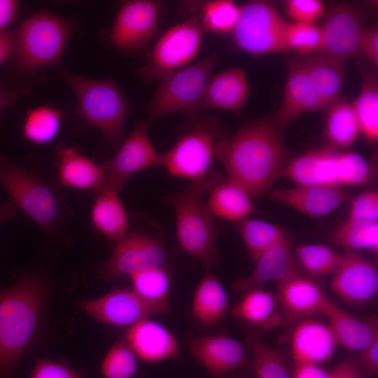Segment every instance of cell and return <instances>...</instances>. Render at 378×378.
<instances>
[{
    "label": "cell",
    "mask_w": 378,
    "mask_h": 378,
    "mask_svg": "<svg viewBox=\"0 0 378 378\" xmlns=\"http://www.w3.org/2000/svg\"><path fill=\"white\" fill-rule=\"evenodd\" d=\"M50 296L48 279L36 268L0 290V378H14L21 359L43 341Z\"/></svg>",
    "instance_id": "obj_1"
},
{
    "label": "cell",
    "mask_w": 378,
    "mask_h": 378,
    "mask_svg": "<svg viewBox=\"0 0 378 378\" xmlns=\"http://www.w3.org/2000/svg\"><path fill=\"white\" fill-rule=\"evenodd\" d=\"M218 159L227 177L242 186L253 198L267 192L288 163V152L272 119L246 121L225 139Z\"/></svg>",
    "instance_id": "obj_2"
},
{
    "label": "cell",
    "mask_w": 378,
    "mask_h": 378,
    "mask_svg": "<svg viewBox=\"0 0 378 378\" xmlns=\"http://www.w3.org/2000/svg\"><path fill=\"white\" fill-rule=\"evenodd\" d=\"M41 162L30 156L20 163L0 153V184L10 202L42 230L50 241L71 240L74 212L57 181L43 175Z\"/></svg>",
    "instance_id": "obj_3"
},
{
    "label": "cell",
    "mask_w": 378,
    "mask_h": 378,
    "mask_svg": "<svg viewBox=\"0 0 378 378\" xmlns=\"http://www.w3.org/2000/svg\"><path fill=\"white\" fill-rule=\"evenodd\" d=\"M218 175L213 170L205 176L190 181L186 188L170 194L165 200L175 212L176 236L179 246L206 271L218 262V230L204 196Z\"/></svg>",
    "instance_id": "obj_4"
},
{
    "label": "cell",
    "mask_w": 378,
    "mask_h": 378,
    "mask_svg": "<svg viewBox=\"0 0 378 378\" xmlns=\"http://www.w3.org/2000/svg\"><path fill=\"white\" fill-rule=\"evenodd\" d=\"M59 75L78 101V113L86 125L98 129L106 141L120 143L131 112L120 85L111 78L94 79L59 69Z\"/></svg>",
    "instance_id": "obj_5"
},
{
    "label": "cell",
    "mask_w": 378,
    "mask_h": 378,
    "mask_svg": "<svg viewBox=\"0 0 378 378\" xmlns=\"http://www.w3.org/2000/svg\"><path fill=\"white\" fill-rule=\"evenodd\" d=\"M281 177L295 185L344 188L368 183L372 168L357 153L328 146L310 150L288 162L280 174Z\"/></svg>",
    "instance_id": "obj_6"
},
{
    "label": "cell",
    "mask_w": 378,
    "mask_h": 378,
    "mask_svg": "<svg viewBox=\"0 0 378 378\" xmlns=\"http://www.w3.org/2000/svg\"><path fill=\"white\" fill-rule=\"evenodd\" d=\"M218 53L190 64L158 80L147 108L150 123L160 117L178 113L191 120L203 110L207 85L218 61Z\"/></svg>",
    "instance_id": "obj_7"
},
{
    "label": "cell",
    "mask_w": 378,
    "mask_h": 378,
    "mask_svg": "<svg viewBox=\"0 0 378 378\" xmlns=\"http://www.w3.org/2000/svg\"><path fill=\"white\" fill-rule=\"evenodd\" d=\"M186 129L162 154V164L175 178L193 181L209 174L226 139L216 119L200 114L188 120Z\"/></svg>",
    "instance_id": "obj_8"
},
{
    "label": "cell",
    "mask_w": 378,
    "mask_h": 378,
    "mask_svg": "<svg viewBox=\"0 0 378 378\" xmlns=\"http://www.w3.org/2000/svg\"><path fill=\"white\" fill-rule=\"evenodd\" d=\"M73 31L68 19L39 10L14 31V58L24 71H37L58 64Z\"/></svg>",
    "instance_id": "obj_9"
},
{
    "label": "cell",
    "mask_w": 378,
    "mask_h": 378,
    "mask_svg": "<svg viewBox=\"0 0 378 378\" xmlns=\"http://www.w3.org/2000/svg\"><path fill=\"white\" fill-rule=\"evenodd\" d=\"M273 4L253 0L239 5L232 38L240 50L253 55L285 52L284 34L288 24Z\"/></svg>",
    "instance_id": "obj_10"
},
{
    "label": "cell",
    "mask_w": 378,
    "mask_h": 378,
    "mask_svg": "<svg viewBox=\"0 0 378 378\" xmlns=\"http://www.w3.org/2000/svg\"><path fill=\"white\" fill-rule=\"evenodd\" d=\"M204 34L190 18L169 28L151 48L145 64L138 69L140 77L150 83L191 64L201 49Z\"/></svg>",
    "instance_id": "obj_11"
},
{
    "label": "cell",
    "mask_w": 378,
    "mask_h": 378,
    "mask_svg": "<svg viewBox=\"0 0 378 378\" xmlns=\"http://www.w3.org/2000/svg\"><path fill=\"white\" fill-rule=\"evenodd\" d=\"M168 251L162 240L130 228L115 243L111 255L101 265L99 274L104 280L115 281L149 267H168Z\"/></svg>",
    "instance_id": "obj_12"
},
{
    "label": "cell",
    "mask_w": 378,
    "mask_h": 378,
    "mask_svg": "<svg viewBox=\"0 0 378 378\" xmlns=\"http://www.w3.org/2000/svg\"><path fill=\"white\" fill-rule=\"evenodd\" d=\"M149 125L146 120H137L116 153L102 163L106 174L105 188L120 192L134 174L161 167L162 153L156 150L148 136Z\"/></svg>",
    "instance_id": "obj_13"
},
{
    "label": "cell",
    "mask_w": 378,
    "mask_h": 378,
    "mask_svg": "<svg viewBox=\"0 0 378 378\" xmlns=\"http://www.w3.org/2000/svg\"><path fill=\"white\" fill-rule=\"evenodd\" d=\"M79 309L108 326L127 327L155 315L168 313L169 304H158L141 298L132 289L115 288L92 300H81Z\"/></svg>",
    "instance_id": "obj_14"
},
{
    "label": "cell",
    "mask_w": 378,
    "mask_h": 378,
    "mask_svg": "<svg viewBox=\"0 0 378 378\" xmlns=\"http://www.w3.org/2000/svg\"><path fill=\"white\" fill-rule=\"evenodd\" d=\"M163 3L156 0H131L118 10L108 35L111 43L122 51L146 48L158 29Z\"/></svg>",
    "instance_id": "obj_15"
},
{
    "label": "cell",
    "mask_w": 378,
    "mask_h": 378,
    "mask_svg": "<svg viewBox=\"0 0 378 378\" xmlns=\"http://www.w3.org/2000/svg\"><path fill=\"white\" fill-rule=\"evenodd\" d=\"M323 16L321 52L345 62L360 56V43L366 26L363 13L353 4L340 3L326 10Z\"/></svg>",
    "instance_id": "obj_16"
},
{
    "label": "cell",
    "mask_w": 378,
    "mask_h": 378,
    "mask_svg": "<svg viewBox=\"0 0 378 378\" xmlns=\"http://www.w3.org/2000/svg\"><path fill=\"white\" fill-rule=\"evenodd\" d=\"M343 255L340 265L332 275V292L346 304H370L378 293L377 263L358 252L344 251Z\"/></svg>",
    "instance_id": "obj_17"
},
{
    "label": "cell",
    "mask_w": 378,
    "mask_h": 378,
    "mask_svg": "<svg viewBox=\"0 0 378 378\" xmlns=\"http://www.w3.org/2000/svg\"><path fill=\"white\" fill-rule=\"evenodd\" d=\"M186 346L194 359L216 378L248 365V351L239 340L223 335L191 337Z\"/></svg>",
    "instance_id": "obj_18"
},
{
    "label": "cell",
    "mask_w": 378,
    "mask_h": 378,
    "mask_svg": "<svg viewBox=\"0 0 378 378\" xmlns=\"http://www.w3.org/2000/svg\"><path fill=\"white\" fill-rule=\"evenodd\" d=\"M325 109L300 58L286 62V78L282 100L274 121L282 130L300 115Z\"/></svg>",
    "instance_id": "obj_19"
},
{
    "label": "cell",
    "mask_w": 378,
    "mask_h": 378,
    "mask_svg": "<svg viewBox=\"0 0 378 378\" xmlns=\"http://www.w3.org/2000/svg\"><path fill=\"white\" fill-rule=\"evenodd\" d=\"M253 262L255 266L251 273L232 284L237 293L242 295L248 290L262 288L270 281L278 284L301 273L288 234L262 251Z\"/></svg>",
    "instance_id": "obj_20"
},
{
    "label": "cell",
    "mask_w": 378,
    "mask_h": 378,
    "mask_svg": "<svg viewBox=\"0 0 378 378\" xmlns=\"http://www.w3.org/2000/svg\"><path fill=\"white\" fill-rule=\"evenodd\" d=\"M56 181L60 186L80 191L100 192L105 188L104 167L74 146L59 144L55 146Z\"/></svg>",
    "instance_id": "obj_21"
},
{
    "label": "cell",
    "mask_w": 378,
    "mask_h": 378,
    "mask_svg": "<svg viewBox=\"0 0 378 378\" xmlns=\"http://www.w3.org/2000/svg\"><path fill=\"white\" fill-rule=\"evenodd\" d=\"M271 200L313 218L325 217L346 201L351 195L344 188L322 186H300L271 191Z\"/></svg>",
    "instance_id": "obj_22"
},
{
    "label": "cell",
    "mask_w": 378,
    "mask_h": 378,
    "mask_svg": "<svg viewBox=\"0 0 378 378\" xmlns=\"http://www.w3.org/2000/svg\"><path fill=\"white\" fill-rule=\"evenodd\" d=\"M125 340L139 360L155 364L177 358L180 354L178 341L164 325L151 317L129 327Z\"/></svg>",
    "instance_id": "obj_23"
},
{
    "label": "cell",
    "mask_w": 378,
    "mask_h": 378,
    "mask_svg": "<svg viewBox=\"0 0 378 378\" xmlns=\"http://www.w3.org/2000/svg\"><path fill=\"white\" fill-rule=\"evenodd\" d=\"M338 346L328 323L304 319L293 328L290 351L295 364H318L333 356Z\"/></svg>",
    "instance_id": "obj_24"
},
{
    "label": "cell",
    "mask_w": 378,
    "mask_h": 378,
    "mask_svg": "<svg viewBox=\"0 0 378 378\" xmlns=\"http://www.w3.org/2000/svg\"><path fill=\"white\" fill-rule=\"evenodd\" d=\"M208 208L214 218L240 221L255 211L253 197L239 183L218 175L207 190Z\"/></svg>",
    "instance_id": "obj_25"
},
{
    "label": "cell",
    "mask_w": 378,
    "mask_h": 378,
    "mask_svg": "<svg viewBox=\"0 0 378 378\" xmlns=\"http://www.w3.org/2000/svg\"><path fill=\"white\" fill-rule=\"evenodd\" d=\"M277 286L281 305L293 317L323 314L330 300L317 283L301 273L290 276Z\"/></svg>",
    "instance_id": "obj_26"
},
{
    "label": "cell",
    "mask_w": 378,
    "mask_h": 378,
    "mask_svg": "<svg viewBox=\"0 0 378 378\" xmlns=\"http://www.w3.org/2000/svg\"><path fill=\"white\" fill-rule=\"evenodd\" d=\"M338 345L350 351L359 352L365 348L378 332L375 317L362 320L329 300L323 312Z\"/></svg>",
    "instance_id": "obj_27"
},
{
    "label": "cell",
    "mask_w": 378,
    "mask_h": 378,
    "mask_svg": "<svg viewBox=\"0 0 378 378\" xmlns=\"http://www.w3.org/2000/svg\"><path fill=\"white\" fill-rule=\"evenodd\" d=\"M249 85L246 71L232 67L213 75L205 92L203 109L239 111L246 102Z\"/></svg>",
    "instance_id": "obj_28"
},
{
    "label": "cell",
    "mask_w": 378,
    "mask_h": 378,
    "mask_svg": "<svg viewBox=\"0 0 378 378\" xmlns=\"http://www.w3.org/2000/svg\"><path fill=\"white\" fill-rule=\"evenodd\" d=\"M90 219L95 231L113 243L122 239L130 229L129 216L119 192L110 188L97 193Z\"/></svg>",
    "instance_id": "obj_29"
},
{
    "label": "cell",
    "mask_w": 378,
    "mask_h": 378,
    "mask_svg": "<svg viewBox=\"0 0 378 378\" xmlns=\"http://www.w3.org/2000/svg\"><path fill=\"white\" fill-rule=\"evenodd\" d=\"M228 310L229 297L225 286L210 270L206 271L192 295V318L200 325L211 328L225 318Z\"/></svg>",
    "instance_id": "obj_30"
},
{
    "label": "cell",
    "mask_w": 378,
    "mask_h": 378,
    "mask_svg": "<svg viewBox=\"0 0 378 378\" xmlns=\"http://www.w3.org/2000/svg\"><path fill=\"white\" fill-rule=\"evenodd\" d=\"M301 59L325 109L339 101L346 62L322 52Z\"/></svg>",
    "instance_id": "obj_31"
},
{
    "label": "cell",
    "mask_w": 378,
    "mask_h": 378,
    "mask_svg": "<svg viewBox=\"0 0 378 378\" xmlns=\"http://www.w3.org/2000/svg\"><path fill=\"white\" fill-rule=\"evenodd\" d=\"M180 10L184 18L195 20L204 33L226 34L234 27L239 5L232 0L188 1Z\"/></svg>",
    "instance_id": "obj_32"
},
{
    "label": "cell",
    "mask_w": 378,
    "mask_h": 378,
    "mask_svg": "<svg viewBox=\"0 0 378 378\" xmlns=\"http://www.w3.org/2000/svg\"><path fill=\"white\" fill-rule=\"evenodd\" d=\"M328 109L324 122L325 139L329 147L345 150L361 134L352 103L339 100Z\"/></svg>",
    "instance_id": "obj_33"
},
{
    "label": "cell",
    "mask_w": 378,
    "mask_h": 378,
    "mask_svg": "<svg viewBox=\"0 0 378 378\" xmlns=\"http://www.w3.org/2000/svg\"><path fill=\"white\" fill-rule=\"evenodd\" d=\"M360 69L362 82L358 97L352 105L360 134L370 144L378 140V80L375 69L370 70L363 64Z\"/></svg>",
    "instance_id": "obj_34"
},
{
    "label": "cell",
    "mask_w": 378,
    "mask_h": 378,
    "mask_svg": "<svg viewBox=\"0 0 378 378\" xmlns=\"http://www.w3.org/2000/svg\"><path fill=\"white\" fill-rule=\"evenodd\" d=\"M232 308L233 317L253 326L267 327L278 321L276 301L272 292L263 287L248 290L241 295Z\"/></svg>",
    "instance_id": "obj_35"
},
{
    "label": "cell",
    "mask_w": 378,
    "mask_h": 378,
    "mask_svg": "<svg viewBox=\"0 0 378 378\" xmlns=\"http://www.w3.org/2000/svg\"><path fill=\"white\" fill-rule=\"evenodd\" d=\"M331 239L344 251H378V221L346 218L331 233Z\"/></svg>",
    "instance_id": "obj_36"
},
{
    "label": "cell",
    "mask_w": 378,
    "mask_h": 378,
    "mask_svg": "<svg viewBox=\"0 0 378 378\" xmlns=\"http://www.w3.org/2000/svg\"><path fill=\"white\" fill-rule=\"evenodd\" d=\"M62 116L58 108L49 105L29 109L22 125L23 137L35 145L52 143L59 134Z\"/></svg>",
    "instance_id": "obj_37"
},
{
    "label": "cell",
    "mask_w": 378,
    "mask_h": 378,
    "mask_svg": "<svg viewBox=\"0 0 378 378\" xmlns=\"http://www.w3.org/2000/svg\"><path fill=\"white\" fill-rule=\"evenodd\" d=\"M246 346L255 378H293L279 350L252 335L247 336Z\"/></svg>",
    "instance_id": "obj_38"
},
{
    "label": "cell",
    "mask_w": 378,
    "mask_h": 378,
    "mask_svg": "<svg viewBox=\"0 0 378 378\" xmlns=\"http://www.w3.org/2000/svg\"><path fill=\"white\" fill-rule=\"evenodd\" d=\"M132 290L145 300L158 304H169L172 277L168 267H153L130 276Z\"/></svg>",
    "instance_id": "obj_39"
},
{
    "label": "cell",
    "mask_w": 378,
    "mask_h": 378,
    "mask_svg": "<svg viewBox=\"0 0 378 378\" xmlns=\"http://www.w3.org/2000/svg\"><path fill=\"white\" fill-rule=\"evenodd\" d=\"M238 230L253 262L266 248L287 234L279 225L249 217L238 223Z\"/></svg>",
    "instance_id": "obj_40"
},
{
    "label": "cell",
    "mask_w": 378,
    "mask_h": 378,
    "mask_svg": "<svg viewBox=\"0 0 378 378\" xmlns=\"http://www.w3.org/2000/svg\"><path fill=\"white\" fill-rule=\"evenodd\" d=\"M293 253L300 267L312 276H332L344 256L328 246L316 244L296 246Z\"/></svg>",
    "instance_id": "obj_41"
},
{
    "label": "cell",
    "mask_w": 378,
    "mask_h": 378,
    "mask_svg": "<svg viewBox=\"0 0 378 378\" xmlns=\"http://www.w3.org/2000/svg\"><path fill=\"white\" fill-rule=\"evenodd\" d=\"M139 358L125 340H117L108 349L101 364L104 378H136Z\"/></svg>",
    "instance_id": "obj_42"
},
{
    "label": "cell",
    "mask_w": 378,
    "mask_h": 378,
    "mask_svg": "<svg viewBox=\"0 0 378 378\" xmlns=\"http://www.w3.org/2000/svg\"><path fill=\"white\" fill-rule=\"evenodd\" d=\"M322 45L321 28L316 23H288L284 34L286 51L307 57L321 52Z\"/></svg>",
    "instance_id": "obj_43"
},
{
    "label": "cell",
    "mask_w": 378,
    "mask_h": 378,
    "mask_svg": "<svg viewBox=\"0 0 378 378\" xmlns=\"http://www.w3.org/2000/svg\"><path fill=\"white\" fill-rule=\"evenodd\" d=\"M287 15L296 23H316L326 12L320 0H288L285 2Z\"/></svg>",
    "instance_id": "obj_44"
},
{
    "label": "cell",
    "mask_w": 378,
    "mask_h": 378,
    "mask_svg": "<svg viewBox=\"0 0 378 378\" xmlns=\"http://www.w3.org/2000/svg\"><path fill=\"white\" fill-rule=\"evenodd\" d=\"M348 218L378 221V192L365 190L351 199Z\"/></svg>",
    "instance_id": "obj_45"
},
{
    "label": "cell",
    "mask_w": 378,
    "mask_h": 378,
    "mask_svg": "<svg viewBox=\"0 0 378 378\" xmlns=\"http://www.w3.org/2000/svg\"><path fill=\"white\" fill-rule=\"evenodd\" d=\"M30 378H85V375L65 364L36 358Z\"/></svg>",
    "instance_id": "obj_46"
},
{
    "label": "cell",
    "mask_w": 378,
    "mask_h": 378,
    "mask_svg": "<svg viewBox=\"0 0 378 378\" xmlns=\"http://www.w3.org/2000/svg\"><path fill=\"white\" fill-rule=\"evenodd\" d=\"M360 55L364 56L374 68L378 66V24L377 22L366 25L360 43Z\"/></svg>",
    "instance_id": "obj_47"
},
{
    "label": "cell",
    "mask_w": 378,
    "mask_h": 378,
    "mask_svg": "<svg viewBox=\"0 0 378 378\" xmlns=\"http://www.w3.org/2000/svg\"><path fill=\"white\" fill-rule=\"evenodd\" d=\"M358 365L370 377L378 374V332L372 338L370 343L358 352L354 358Z\"/></svg>",
    "instance_id": "obj_48"
},
{
    "label": "cell",
    "mask_w": 378,
    "mask_h": 378,
    "mask_svg": "<svg viewBox=\"0 0 378 378\" xmlns=\"http://www.w3.org/2000/svg\"><path fill=\"white\" fill-rule=\"evenodd\" d=\"M330 372L331 378H370L350 357L342 360Z\"/></svg>",
    "instance_id": "obj_49"
},
{
    "label": "cell",
    "mask_w": 378,
    "mask_h": 378,
    "mask_svg": "<svg viewBox=\"0 0 378 378\" xmlns=\"http://www.w3.org/2000/svg\"><path fill=\"white\" fill-rule=\"evenodd\" d=\"M20 8L16 0H0V32L8 29L15 21Z\"/></svg>",
    "instance_id": "obj_50"
},
{
    "label": "cell",
    "mask_w": 378,
    "mask_h": 378,
    "mask_svg": "<svg viewBox=\"0 0 378 378\" xmlns=\"http://www.w3.org/2000/svg\"><path fill=\"white\" fill-rule=\"evenodd\" d=\"M293 378H331V372H328L318 364H295Z\"/></svg>",
    "instance_id": "obj_51"
},
{
    "label": "cell",
    "mask_w": 378,
    "mask_h": 378,
    "mask_svg": "<svg viewBox=\"0 0 378 378\" xmlns=\"http://www.w3.org/2000/svg\"><path fill=\"white\" fill-rule=\"evenodd\" d=\"M15 48L14 31L0 32V66L14 57Z\"/></svg>",
    "instance_id": "obj_52"
},
{
    "label": "cell",
    "mask_w": 378,
    "mask_h": 378,
    "mask_svg": "<svg viewBox=\"0 0 378 378\" xmlns=\"http://www.w3.org/2000/svg\"><path fill=\"white\" fill-rule=\"evenodd\" d=\"M16 214V208L10 201L0 202V223L12 219Z\"/></svg>",
    "instance_id": "obj_53"
},
{
    "label": "cell",
    "mask_w": 378,
    "mask_h": 378,
    "mask_svg": "<svg viewBox=\"0 0 378 378\" xmlns=\"http://www.w3.org/2000/svg\"><path fill=\"white\" fill-rule=\"evenodd\" d=\"M14 97L11 94L7 93L0 86V118L3 111L13 103Z\"/></svg>",
    "instance_id": "obj_54"
},
{
    "label": "cell",
    "mask_w": 378,
    "mask_h": 378,
    "mask_svg": "<svg viewBox=\"0 0 378 378\" xmlns=\"http://www.w3.org/2000/svg\"><path fill=\"white\" fill-rule=\"evenodd\" d=\"M218 378H246L245 370H238L233 373Z\"/></svg>",
    "instance_id": "obj_55"
}]
</instances>
